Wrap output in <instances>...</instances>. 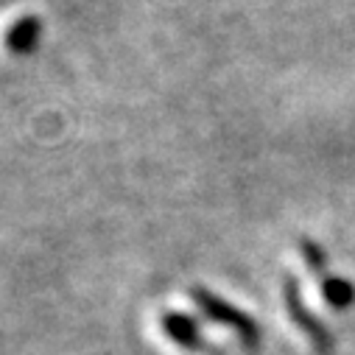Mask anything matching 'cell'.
Returning <instances> with one entry per match:
<instances>
[{
  "mask_svg": "<svg viewBox=\"0 0 355 355\" xmlns=\"http://www.w3.org/2000/svg\"><path fill=\"white\" fill-rule=\"evenodd\" d=\"M300 252H302V257H305V263H308V269L316 275V277H327L324 272H327V254H324V249L319 246V243H313V241H308V238H302L300 241Z\"/></svg>",
  "mask_w": 355,
  "mask_h": 355,
  "instance_id": "6",
  "label": "cell"
},
{
  "mask_svg": "<svg viewBox=\"0 0 355 355\" xmlns=\"http://www.w3.org/2000/svg\"><path fill=\"white\" fill-rule=\"evenodd\" d=\"M193 302L199 305V311H202L210 322H216V324H224V327L235 330L246 347H257L260 327H257V322H254L252 316H246L243 311H238L235 305L224 302L221 297H216V294H213V291H207V288H193Z\"/></svg>",
  "mask_w": 355,
  "mask_h": 355,
  "instance_id": "1",
  "label": "cell"
},
{
  "mask_svg": "<svg viewBox=\"0 0 355 355\" xmlns=\"http://www.w3.org/2000/svg\"><path fill=\"white\" fill-rule=\"evenodd\" d=\"M322 294L333 308H349L355 302V286L344 277H324L322 280Z\"/></svg>",
  "mask_w": 355,
  "mask_h": 355,
  "instance_id": "5",
  "label": "cell"
},
{
  "mask_svg": "<svg viewBox=\"0 0 355 355\" xmlns=\"http://www.w3.org/2000/svg\"><path fill=\"white\" fill-rule=\"evenodd\" d=\"M162 330L168 333L171 341H176L180 347H188V349H207V344L202 341V333H199V324L185 316V313H162L159 319Z\"/></svg>",
  "mask_w": 355,
  "mask_h": 355,
  "instance_id": "3",
  "label": "cell"
},
{
  "mask_svg": "<svg viewBox=\"0 0 355 355\" xmlns=\"http://www.w3.org/2000/svg\"><path fill=\"white\" fill-rule=\"evenodd\" d=\"M283 291H286V308H288V313H291V319L302 327V333L316 344V349H322V352H327L330 347H333V338H330V330L319 322V319H313V313L305 308V302H302V297H300V288H297V283L288 277L286 283H283Z\"/></svg>",
  "mask_w": 355,
  "mask_h": 355,
  "instance_id": "2",
  "label": "cell"
},
{
  "mask_svg": "<svg viewBox=\"0 0 355 355\" xmlns=\"http://www.w3.org/2000/svg\"><path fill=\"white\" fill-rule=\"evenodd\" d=\"M42 34V23L40 17H20L9 31H6V48L15 53H28L37 48Z\"/></svg>",
  "mask_w": 355,
  "mask_h": 355,
  "instance_id": "4",
  "label": "cell"
}]
</instances>
